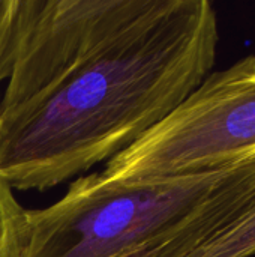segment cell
I'll return each mask as SVG.
<instances>
[{
  "mask_svg": "<svg viewBox=\"0 0 255 257\" xmlns=\"http://www.w3.org/2000/svg\"><path fill=\"white\" fill-rule=\"evenodd\" d=\"M207 0H21L0 102V179L45 191L108 163L210 74Z\"/></svg>",
  "mask_w": 255,
  "mask_h": 257,
  "instance_id": "1",
  "label": "cell"
},
{
  "mask_svg": "<svg viewBox=\"0 0 255 257\" xmlns=\"http://www.w3.org/2000/svg\"><path fill=\"white\" fill-rule=\"evenodd\" d=\"M255 155V56L210 74L102 173L116 181L219 172Z\"/></svg>",
  "mask_w": 255,
  "mask_h": 257,
  "instance_id": "3",
  "label": "cell"
},
{
  "mask_svg": "<svg viewBox=\"0 0 255 257\" xmlns=\"http://www.w3.org/2000/svg\"><path fill=\"white\" fill-rule=\"evenodd\" d=\"M221 173L146 181L86 173L50 206L27 209L21 257H159Z\"/></svg>",
  "mask_w": 255,
  "mask_h": 257,
  "instance_id": "2",
  "label": "cell"
},
{
  "mask_svg": "<svg viewBox=\"0 0 255 257\" xmlns=\"http://www.w3.org/2000/svg\"><path fill=\"white\" fill-rule=\"evenodd\" d=\"M21 0H0V83L8 81L18 44Z\"/></svg>",
  "mask_w": 255,
  "mask_h": 257,
  "instance_id": "6",
  "label": "cell"
},
{
  "mask_svg": "<svg viewBox=\"0 0 255 257\" xmlns=\"http://www.w3.org/2000/svg\"><path fill=\"white\" fill-rule=\"evenodd\" d=\"M26 212L14 190L0 179V257H21Z\"/></svg>",
  "mask_w": 255,
  "mask_h": 257,
  "instance_id": "5",
  "label": "cell"
},
{
  "mask_svg": "<svg viewBox=\"0 0 255 257\" xmlns=\"http://www.w3.org/2000/svg\"><path fill=\"white\" fill-rule=\"evenodd\" d=\"M255 256V155L222 170L159 257Z\"/></svg>",
  "mask_w": 255,
  "mask_h": 257,
  "instance_id": "4",
  "label": "cell"
}]
</instances>
